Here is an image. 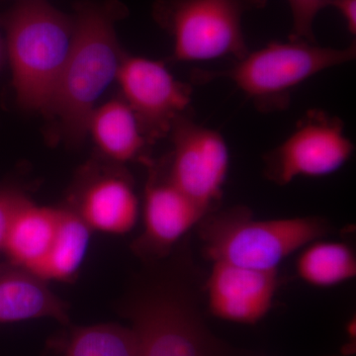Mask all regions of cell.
I'll return each instance as SVG.
<instances>
[{"label":"cell","mask_w":356,"mask_h":356,"mask_svg":"<svg viewBox=\"0 0 356 356\" xmlns=\"http://www.w3.org/2000/svg\"><path fill=\"white\" fill-rule=\"evenodd\" d=\"M128 14L121 0H81L74 4L72 50L48 112L58 119L60 134L70 144L83 142L96 102L116 79L125 55L115 24Z\"/></svg>","instance_id":"cell-1"},{"label":"cell","mask_w":356,"mask_h":356,"mask_svg":"<svg viewBox=\"0 0 356 356\" xmlns=\"http://www.w3.org/2000/svg\"><path fill=\"white\" fill-rule=\"evenodd\" d=\"M18 104L48 114L72 50L74 16L48 0H17L0 16Z\"/></svg>","instance_id":"cell-2"},{"label":"cell","mask_w":356,"mask_h":356,"mask_svg":"<svg viewBox=\"0 0 356 356\" xmlns=\"http://www.w3.org/2000/svg\"><path fill=\"white\" fill-rule=\"evenodd\" d=\"M355 42L344 49L318 46L317 43L290 40L271 42L264 48L248 51L226 70H196L199 84L228 79L252 100L259 111H281L291 102L293 90L312 76L355 60Z\"/></svg>","instance_id":"cell-3"},{"label":"cell","mask_w":356,"mask_h":356,"mask_svg":"<svg viewBox=\"0 0 356 356\" xmlns=\"http://www.w3.org/2000/svg\"><path fill=\"white\" fill-rule=\"evenodd\" d=\"M120 311L132 325L139 356H231L175 280L143 282L122 302Z\"/></svg>","instance_id":"cell-4"},{"label":"cell","mask_w":356,"mask_h":356,"mask_svg":"<svg viewBox=\"0 0 356 356\" xmlns=\"http://www.w3.org/2000/svg\"><path fill=\"white\" fill-rule=\"evenodd\" d=\"M320 218L254 220L245 211L214 218L202 231L205 254L255 270H277L287 257L327 233Z\"/></svg>","instance_id":"cell-5"},{"label":"cell","mask_w":356,"mask_h":356,"mask_svg":"<svg viewBox=\"0 0 356 356\" xmlns=\"http://www.w3.org/2000/svg\"><path fill=\"white\" fill-rule=\"evenodd\" d=\"M268 0H156L153 16L173 40L172 58L198 62L248 53L243 17Z\"/></svg>","instance_id":"cell-6"},{"label":"cell","mask_w":356,"mask_h":356,"mask_svg":"<svg viewBox=\"0 0 356 356\" xmlns=\"http://www.w3.org/2000/svg\"><path fill=\"white\" fill-rule=\"evenodd\" d=\"M353 151L341 119L323 110H310L291 135L264 156L266 175L280 185L297 177H325L343 168Z\"/></svg>","instance_id":"cell-7"},{"label":"cell","mask_w":356,"mask_h":356,"mask_svg":"<svg viewBox=\"0 0 356 356\" xmlns=\"http://www.w3.org/2000/svg\"><path fill=\"white\" fill-rule=\"evenodd\" d=\"M173 151L166 177L206 213L221 199L229 154L222 136L187 115L173 123Z\"/></svg>","instance_id":"cell-8"},{"label":"cell","mask_w":356,"mask_h":356,"mask_svg":"<svg viewBox=\"0 0 356 356\" xmlns=\"http://www.w3.org/2000/svg\"><path fill=\"white\" fill-rule=\"evenodd\" d=\"M116 79L147 143L170 134L191 105V86L177 81L163 63L125 56Z\"/></svg>","instance_id":"cell-9"},{"label":"cell","mask_w":356,"mask_h":356,"mask_svg":"<svg viewBox=\"0 0 356 356\" xmlns=\"http://www.w3.org/2000/svg\"><path fill=\"white\" fill-rule=\"evenodd\" d=\"M277 286V270H255L213 262L206 284L209 310L221 320L255 324L273 307Z\"/></svg>","instance_id":"cell-10"},{"label":"cell","mask_w":356,"mask_h":356,"mask_svg":"<svg viewBox=\"0 0 356 356\" xmlns=\"http://www.w3.org/2000/svg\"><path fill=\"white\" fill-rule=\"evenodd\" d=\"M207 213L170 181L152 173L145 192L144 233L136 248L139 254L161 257Z\"/></svg>","instance_id":"cell-11"},{"label":"cell","mask_w":356,"mask_h":356,"mask_svg":"<svg viewBox=\"0 0 356 356\" xmlns=\"http://www.w3.org/2000/svg\"><path fill=\"white\" fill-rule=\"evenodd\" d=\"M72 210L92 231L123 235L137 222L139 202L127 177L103 173L86 180Z\"/></svg>","instance_id":"cell-12"},{"label":"cell","mask_w":356,"mask_h":356,"mask_svg":"<svg viewBox=\"0 0 356 356\" xmlns=\"http://www.w3.org/2000/svg\"><path fill=\"white\" fill-rule=\"evenodd\" d=\"M42 318L67 325L69 307L36 274L9 262L0 266V324Z\"/></svg>","instance_id":"cell-13"},{"label":"cell","mask_w":356,"mask_h":356,"mask_svg":"<svg viewBox=\"0 0 356 356\" xmlns=\"http://www.w3.org/2000/svg\"><path fill=\"white\" fill-rule=\"evenodd\" d=\"M60 209L28 200L14 220L3 252L9 264L32 273L43 264L57 232Z\"/></svg>","instance_id":"cell-14"},{"label":"cell","mask_w":356,"mask_h":356,"mask_svg":"<svg viewBox=\"0 0 356 356\" xmlns=\"http://www.w3.org/2000/svg\"><path fill=\"white\" fill-rule=\"evenodd\" d=\"M89 132L100 151L117 163L139 158L147 143L132 109L121 100L95 108L89 119Z\"/></svg>","instance_id":"cell-15"},{"label":"cell","mask_w":356,"mask_h":356,"mask_svg":"<svg viewBox=\"0 0 356 356\" xmlns=\"http://www.w3.org/2000/svg\"><path fill=\"white\" fill-rule=\"evenodd\" d=\"M91 233L92 229L74 210L60 209L50 252L35 274L46 281L72 280L88 252Z\"/></svg>","instance_id":"cell-16"},{"label":"cell","mask_w":356,"mask_h":356,"mask_svg":"<svg viewBox=\"0 0 356 356\" xmlns=\"http://www.w3.org/2000/svg\"><path fill=\"white\" fill-rule=\"evenodd\" d=\"M296 271L312 286H336L355 277V254L344 243L315 241L299 255Z\"/></svg>","instance_id":"cell-17"},{"label":"cell","mask_w":356,"mask_h":356,"mask_svg":"<svg viewBox=\"0 0 356 356\" xmlns=\"http://www.w3.org/2000/svg\"><path fill=\"white\" fill-rule=\"evenodd\" d=\"M62 356H139L131 327L97 324L72 327Z\"/></svg>","instance_id":"cell-18"},{"label":"cell","mask_w":356,"mask_h":356,"mask_svg":"<svg viewBox=\"0 0 356 356\" xmlns=\"http://www.w3.org/2000/svg\"><path fill=\"white\" fill-rule=\"evenodd\" d=\"M292 13L293 26L290 40L317 43L314 35V22L321 10L330 6L332 0H287Z\"/></svg>","instance_id":"cell-19"},{"label":"cell","mask_w":356,"mask_h":356,"mask_svg":"<svg viewBox=\"0 0 356 356\" xmlns=\"http://www.w3.org/2000/svg\"><path fill=\"white\" fill-rule=\"evenodd\" d=\"M28 200L17 189L0 187V252H3L14 220Z\"/></svg>","instance_id":"cell-20"},{"label":"cell","mask_w":356,"mask_h":356,"mask_svg":"<svg viewBox=\"0 0 356 356\" xmlns=\"http://www.w3.org/2000/svg\"><path fill=\"white\" fill-rule=\"evenodd\" d=\"M330 6L334 7L343 16L348 32L356 34V0H332Z\"/></svg>","instance_id":"cell-21"},{"label":"cell","mask_w":356,"mask_h":356,"mask_svg":"<svg viewBox=\"0 0 356 356\" xmlns=\"http://www.w3.org/2000/svg\"><path fill=\"white\" fill-rule=\"evenodd\" d=\"M6 51V42L2 40L1 34H0V70L2 69V65H3Z\"/></svg>","instance_id":"cell-22"}]
</instances>
